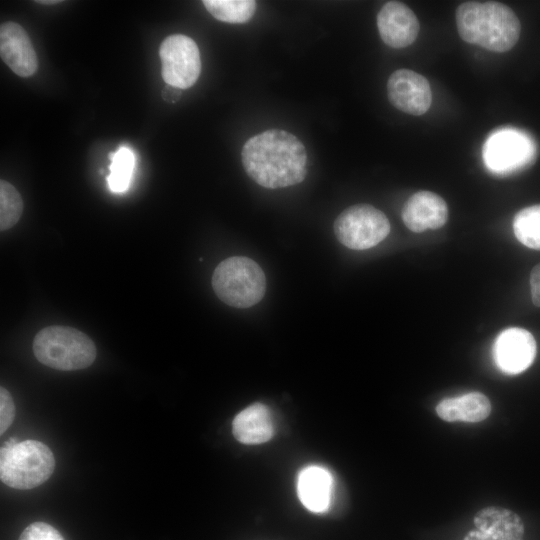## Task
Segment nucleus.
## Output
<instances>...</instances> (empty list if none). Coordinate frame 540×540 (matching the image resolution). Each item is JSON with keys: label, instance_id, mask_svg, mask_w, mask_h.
<instances>
[{"label": "nucleus", "instance_id": "1", "mask_svg": "<svg viewBox=\"0 0 540 540\" xmlns=\"http://www.w3.org/2000/svg\"><path fill=\"white\" fill-rule=\"evenodd\" d=\"M242 164L247 175L262 187L277 189L302 182L307 174V152L293 134L271 129L244 144Z\"/></svg>", "mask_w": 540, "mask_h": 540}, {"label": "nucleus", "instance_id": "2", "mask_svg": "<svg viewBox=\"0 0 540 540\" xmlns=\"http://www.w3.org/2000/svg\"><path fill=\"white\" fill-rule=\"evenodd\" d=\"M460 37L492 52H507L520 37L521 24L507 5L496 1H467L455 13Z\"/></svg>", "mask_w": 540, "mask_h": 540}, {"label": "nucleus", "instance_id": "3", "mask_svg": "<svg viewBox=\"0 0 540 540\" xmlns=\"http://www.w3.org/2000/svg\"><path fill=\"white\" fill-rule=\"evenodd\" d=\"M55 459L47 445L37 440H9L0 450V478L9 487L35 488L49 479Z\"/></svg>", "mask_w": 540, "mask_h": 540}, {"label": "nucleus", "instance_id": "4", "mask_svg": "<svg viewBox=\"0 0 540 540\" xmlns=\"http://www.w3.org/2000/svg\"><path fill=\"white\" fill-rule=\"evenodd\" d=\"M33 352L43 365L62 371L89 367L97 353L94 342L85 333L61 325L41 329L34 338Z\"/></svg>", "mask_w": 540, "mask_h": 540}, {"label": "nucleus", "instance_id": "5", "mask_svg": "<svg viewBox=\"0 0 540 540\" xmlns=\"http://www.w3.org/2000/svg\"><path fill=\"white\" fill-rule=\"evenodd\" d=\"M212 287L225 304L248 308L263 298L266 278L254 260L244 256H232L221 261L215 268Z\"/></svg>", "mask_w": 540, "mask_h": 540}, {"label": "nucleus", "instance_id": "6", "mask_svg": "<svg viewBox=\"0 0 540 540\" xmlns=\"http://www.w3.org/2000/svg\"><path fill=\"white\" fill-rule=\"evenodd\" d=\"M333 228L341 244L349 249L365 250L387 237L390 223L379 209L369 204H357L342 211Z\"/></svg>", "mask_w": 540, "mask_h": 540}, {"label": "nucleus", "instance_id": "7", "mask_svg": "<svg viewBox=\"0 0 540 540\" xmlns=\"http://www.w3.org/2000/svg\"><path fill=\"white\" fill-rule=\"evenodd\" d=\"M162 78L167 85L187 89L201 72L200 52L195 41L182 34L168 36L159 48Z\"/></svg>", "mask_w": 540, "mask_h": 540}, {"label": "nucleus", "instance_id": "8", "mask_svg": "<svg viewBox=\"0 0 540 540\" xmlns=\"http://www.w3.org/2000/svg\"><path fill=\"white\" fill-rule=\"evenodd\" d=\"M534 155V144L529 136L511 128L492 133L483 147L486 167L502 175L525 167L533 160Z\"/></svg>", "mask_w": 540, "mask_h": 540}, {"label": "nucleus", "instance_id": "9", "mask_svg": "<svg viewBox=\"0 0 540 540\" xmlns=\"http://www.w3.org/2000/svg\"><path fill=\"white\" fill-rule=\"evenodd\" d=\"M387 94L395 108L414 116L426 113L432 103L428 80L410 69H398L390 75Z\"/></svg>", "mask_w": 540, "mask_h": 540}, {"label": "nucleus", "instance_id": "10", "mask_svg": "<svg viewBox=\"0 0 540 540\" xmlns=\"http://www.w3.org/2000/svg\"><path fill=\"white\" fill-rule=\"evenodd\" d=\"M497 366L507 374H518L526 370L536 356V341L533 335L518 327L502 331L493 347Z\"/></svg>", "mask_w": 540, "mask_h": 540}, {"label": "nucleus", "instance_id": "11", "mask_svg": "<svg viewBox=\"0 0 540 540\" xmlns=\"http://www.w3.org/2000/svg\"><path fill=\"white\" fill-rule=\"evenodd\" d=\"M474 529L463 540H524V523L515 512L498 506L479 510L473 518Z\"/></svg>", "mask_w": 540, "mask_h": 540}, {"label": "nucleus", "instance_id": "12", "mask_svg": "<svg viewBox=\"0 0 540 540\" xmlns=\"http://www.w3.org/2000/svg\"><path fill=\"white\" fill-rule=\"evenodd\" d=\"M377 28L386 45L400 49L416 40L420 24L415 13L406 4L389 1L378 12Z\"/></svg>", "mask_w": 540, "mask_h": 540}, {"label": "nucleus", "instance_id": "13", "mask_svg": "<svg viewBox=\"0 0 540 540\" xmlns=\"http://www.w3.org/2000/svg\"><path fill=\"white\" fill-rule=\"evenodd\" d=\"M0 55L3 62L18 76H32L38 67L32 42L22 26L7 21L0 27Z\"/></svg>", "mask_w": 540, "mask_h": 540}, {"label": "nucleus", "instance_id": "14", "mask_svg": "<svg viewBox=\"0 0 540 540\" xmlns=\"http://www.w3.org/2000/svg\"><path fill=\"white\" fill-rule=\"evenodd\" d=\"M401 215L409 230L420 233L442 227L448 219V207L441 196L423 190L410 196Z\"/></svg>", "mask_w": 540, "mask_h": 540}, {"label": "nucleus", "instance_id": "15", "mask_svg": "<svg viewBox=\"0 0 540 540\" xmlns=\"http://www.w3.org/2000/svg\"><path fill=\"white\" fill-rule=\"evenodd\" d=\"M332 483V476L325 468L317 465L304 468L297 481L301 503L315 513L326 511L330 504Z\"/></svg>", "mask_w": 540, "mask_h": 540}, {"label": "nucleus", "instance_id": "16", "mask_svg": "<svg viewBox=\"0 0 540 540\" xmlns=\"http://www.w3.org/2000/svg\"><path fill=\"white\" fill-rule=\"evenodd\" d=\"M235 439L243 444H260L274 433L271 414L267 406L255 403L239 412L232 423Z\"/></svg>", "mask_w": 540, "mask_h": 540}, {"label": "nucleus", "instance_id": "17", "mask_svg": "<svg viewBox=\"0 0 540 540\" xmlns=\"http://www.w3.org/2000/svg\"><path fill=\"white\" fill-rule=\"evenodd\" d=\"M490 412V401L480 392L446 398L436 406L437 415L447 422H479L486 419Z\"/></svg>", "mask_w": 540, "mask_h": 540}, {"label": "nucleus", "instance_id": "18", "mask_svg": "<svg viewBox=\"0 0 540 540\" xmlns=\"http://www.w3.org/2000/svg\"><path fill=\"white\" fill-rule=\"evenodd\" d=\"M203 4L214 18L232 24L248 22L256 9L253 0H204Z\"/></svg>", "mask_w": 540, "mask_h": 540}, {"label": "nucleus", "instance_id": "19", "mask_svg": "<svg viewBox=\"0 0 540 540\" xmlns=\"http://www.w3.org/2000/svg\"><path fill=\"white\" fill-rule=\"evenodd\" d=\"M110 174L107 176L109 189L114 193H123L128 190L133 174L135 157L128 147H120L109 154Z\"/></svg>", "mask_w": 540, "mask_h": 540}, {"label": "nucleus", "instance_id": "20", "mask_svg": "<svg viewBox=\"0 0 540 540\" xmlns=\"http://www.w3.org/2000/svg\"><path fill=\"white\" fill-rule=\"evenodd\" d=\"M513 231L523 245L540 250V204L518 211L513 219Z\"/></svg>", "mask_w": 540, "mask_h": 540}, {"label": "nucleus", "instance_id": "21", "mask_svg": "<svg viewBox=\"0 0 540 540\" xmlns=\"http://www.w3.org/2000/svg\"><path fill=\"white\" fill-rule=\"evenodd\" d=\"M23 212V201L17 189L5 180L0 181V229L12 228Z\"/></svg>", "mask_w": 540, "mask_h": 540}, {"label": "nucleus", "instance_id": "22", "mask_svg": "<svg viewBox=\"0 0 540 540\" xmlns=\"http://www.w3.org/2000/svg\"><path fill=\"white\" fill-rule=\"evenodd\" d=\"M19 540H64L62 535L51 525L34 522L21 533Z\"/></svg>", "mask_w": 540, "mask_h": 540}, {"label": "nucleus", "instance_id": "23", "mask_svg": "<svg viewBox=\"0 0 540 540\" xmlns=\"http://www.w3.org/2000/svg\"><path fill=\"white\" fill-rule=\"evenodd\" d=\"M15 416L13 399L4 387L0 388V434H3L12 424Z\"/></svg>", "mask_w": 540, "mask_h": 540}, {"label": "nucleus", "instance_id": "24", "mask_svg": "<svg viewBox=\"0 0 540 540\" xmlns=\"http://www.w3.org/2000/svg\"><path fill=\"white\" fill-rule=\"evenodd\" d=\"M530 288L533 304L540 307V263L530 273Z\"/></svg>", "mask_w": 540, "mask_h": 540}, {"label": "nucleus", "instance_id": "25", "mask_svg": "<svg viewBox=\"0 0 540 540\" xmlns=\"http://www.w3.org/2000/svg\"><path fill=\"white\" fill-rule=\"evenodd\" d=\"M181 96V89L166 85L163 89L162 97L167 102H176Z\"/></svg>", "mask_w": 540, "mask_h": 540}, {"label": "nucleus", "instance_id": "26", "mask_svg": "<svg viewBox=\"0 0 540 540\" xmlns=\"http://www.w3.org/2000/svg\"><path fill=\"white\" fill-rule=\"evenodd\" d=\"M37 3H41V4H47V5H50V4H55V3H59L61 1L59 0H42V1H36Z\"/></svg>", "mask_w": 540, "mask_h": 540}]
</instances>
